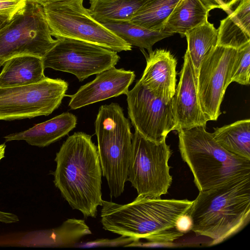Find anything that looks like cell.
<instances>
[{
	"instance_id": "cell-1",
	"label": "cell",
	"mask_w": 250,
	"mask_h": 250,
	"mask_svg": "<svg viewBox=\"0 0 250 250\" xmlns=\"http://www.w3.org/2000/svg\"><path fill=\"white\" fill-rule=\"evenodd\" d=\"M192 203L142 195L124 205L103 200L101 222L105 230L148 242L143 246L168 244L184 235L175 229V222L188 213Z\"/></svg>"
},
{
	"instance_id": "cell-2",
	"label": "cell",
	"mask_w": 250,
	"mask_h": 250,
	"mask_svg": "<svg viewBox=\"0 0 250 250\" xmlns=\"http://www.w3.org/2000/svg\"><path fill=\"white\" fill-rule=\"evenodd\" d=\"M54 183L73 209L95 218L102 206V170L97 146L91 136L77 132L69 136L56 153Z\"/></svg>"
},
{
	"instance_id": "cell-3",
	"label": "cell",
	"mask_w": 250,
	"mask_h": 250,
	"mask_svg": "<svg viewBox=\"0 0 250 250\" xmlns=\"http://www.w3.org/2000/svg\"><path fill=\"white\" fill-rule=\"evenodd\" d=\"M192 230L220 243L241 230L250 219V175L199 191L188 212Z\"/></svg>"
},
{
	"instance_id": "cell-4",
	"label": "cell",
	"mask_w": 250,
	"mask_h": 250,
	"mask_svg": "<svg viewBox=\"0 0 250 250\" xmlns=\"http://www.w3.org/2000/svg\"><path fill=\"white\" fill-rule=\"evenodd\" d=\"M177 132L181 157L192 173L199 191L210 189L237 177L250 175V160L227 151L205 127Z\"/></svg>"
},
{
	"instance_id": "cell-5",
	"label": "cell",
	"mask_w": 250,
	"mask_h": 250,
	"mask_svg": "<svg viewBox=\"0 0 250 250\" xmlns=\"http://www.w3.org/2000/svg\"><path fill=\"white\" fill-rule=\"evenodd\" d=\"M98 151L111 197L124 191L130 162L133 134L123 108L112 103L100 106L95 122Z\"/></svg>"
},
{
	"instance_id": "cell-6",
	"label": "cell",
	"mask_w": 250,
	"mask_h": 250,
	"mask_svg": "<svg viewBox=\"0 0 250 250\" xmlns=\"http://www.w3.org/2000/svg\"><path fill=\"white\" fill-rule=\"evenodd\" d=\"M83 1L61 0L42 4L52 36L86 42L117 52L131 50L132 46L92 17Z\"/></svg>"
},
{
	"instance_id": "cell-7",
	"label": "cell",
	"mask_w": 250,
	"mask_h": 250,
	"mask_svg": "<svg viewBox=\"0 0 250 250\" xmlns=\"http://www.w3.org/2000/svg\"><path fill=\"white\" fill-rule=\"evenodd\" d=\"M52 37L42 4L26 0L0 29V58L20 55L42 58L57 42Z\"/></svg>"
},
{
	"instance_id": "cell-8",
	"label": "cell",
	"mask_w": 250,
	"mask_h": 250,
	"mask_svg": "<svg viewBox=\"0 0 250 250\" xmlns=\"http://www.w3.org/2000/svg\"><path fill=\"white\" fill-rule=\"evenodd\" d=\"M171 154L166 140L154 142L135 130L127 181L138 195L161 197L167 193L172 182L168 165Z\"/></svg>"
},
{
	"instance_id": "cell-9",
	"label": "cell",
	"mask_w": 250,
	"mask_h": 250,
	"mask_svg": "<svg viewBox=\"0 0 250 250\" xmlns=\"http://www.w3.org/2000/svg\"><path fill=\"white\" fill-rule=\"evenodd\" d=\"M68 87L65 81L46 77L33 84L0 87V120L48 116L60 105Z\"/></svg>"
},
{
	"instance_id": "cell-10",
	"label": "cell",
	"mask_w": 250,
	"mask_h": 250,
	"mask_svg": "<svg viewBox=\"0 0 250 250\" xmlns=\"http://www.w3.org/2000/svg\"><path fill=\"white\" fill-rule=\"evenodd\" d=\"M56 43L43 57L45 68L69 73L80 82L115 66L120 59L117 52L73 39L56 38Z\"/></svg>"
},
{
	"instance_id": "cell-11",
	"label": "cell",
	"mask_w": 250,
	"mask_h": 250,
	"mask_svg": "<svg viewBox=\"0 0 250 250\" xmlns=\"http://www.w3.org/2000/svg\"><path fill=\"white\" fill-rule=\"evenodd\" d=\"M125 95L128 117L135 130L143 137L159 142L176 130L171 100L154 96L139 80Z\"/></svg>"
},
{
	"instance_id": "cell-12",
	"label": "cell",
	"mask_w": 250,
	"mask_h": 250,
	"mask_svg": "<svg viewBox=\"0 0 250 250\" xmlns=\"http://www.w3.org/2000/svg\"><path fill=\"white\" fill-rule=\"evenodd\" d=\"M237 49L216 45L201 62L197 76V91L201 108L208 121H216L228 85Z\"/></svg>"
},
{
	"instance_id": "cell-13",
	"label": "cell",
	"mask_w": 250,
	"mask_h": 250,
	"mask_svg": "<svg viewBox=\"0 0 250 250\" xmlns=\"http://www.w3.org/2000/svg\"><path fill=\"white\" fill-rule=\"evenodd\" d=\"M180 77L171 102L176 130L197 126L206 127L208 120L201 106L197 91V78L187 52Z\"/></svg>"
},
{
	"instance_id": "cell-14",
	"label": "cell",
	"mask_w": 250,
	"mask_h": 250,
	"mask_svg": "<svg viewBox=\"0 0 250 250\" xmlns=\"http://www.w3.org/2000/svg\"><path fill=\"white\" fill-rule=\"evenodd\" d=\"M135 78L134 71L115 66L97 74L91 82L82 86L70 97L68 106L77 109L110 98L126 94Z\"/></svg>"
},
{
	"instance_id": "cell-15",
	"label": "cell",
	"mask_w": 250,
	"mask_h": 250,
	"mask_svg": "<svg viewBox=\"0 0 250 250\" xmlns=\"http://www.w3.org/2000/svg\"><path fill=\"white\" fill-rule=\"evenodd\" d=\"M145 55L146 64L140 82L154 96L171 100L176 90L177 60L169 50L156 49Z\"/></svg>"
},
{
	"instance_id": "cell-16",
	"label": "cell",
	"mask_w": 250,
	"mask_h": 250,
	"mask_svg": "<svg viewBox=\"0 0 250 250\" xmlns=\"http://www.w3.org/2000/svg\"><path fill=\"white\" fill-rule=\"evenodd\" d=\"M77 117L66 112L21 132L4 137L6 142L23 140L28 144L45 147L67 135L76 126Z\"/></svg>"
},
{
	"instance_id": "cell-17",
	"label": "cell",
	"mask_w": 250,
	"mask_h": 250,
	"mask_svg": "<svg viewBox=\"0 0 250 250\" xmlns=\"http://www.w3.org/2000/svg\"><path fill=\"white\" fill-rule=\"evenodd\" d=\"M214 8H221L215 0H179L162 31L184 37L187 31L208 21L209 11Z\"/></svg>"
},
{
	"instance_id": "cell-18",
	"label": "cell",
	"mask_w": 250,
	"mask_h": 250,
	"mask_svg": "<svg viewBox=\"0 0 250 250\" xmlns=\"http://www.w3.org/2000/svg\"><path fill=\"white\" fill-rule=\"evenodd\" d=\"M0 73V87H10L37 83L44 80L42 59L20 55L7 60Z\"/></svg>"
},
{
	"instance_id": "cell-19",
	"label": "cell",
	"mask_w": 250,
	"mask_h": 250,
	"mask_svg": "<svg viewBox=\"0 0 250 250\" xmlns=\"http://www.w3.org/2000/svg\"><path fill=\"white\" fill-rule=\"evenodd\" d=\"M233 11L220 21L217 45L239 49L250 42V0H240Z\"/></svg>"
},
{
	"instance_id": "cell-20",
	"label": "cell",
	"mask_w": 250,
	"mask_h": 250,
	"mask_svg": "<svg viewBox=\"0 0 250 250\" xmlns=\"http://www.w3.org/2000/svg\"><path fill=\"white\" fill-rule=\"evenodd\" d=\"M118 37L141 49L151 51L157 42L173 34L162 31L149 29L127 21H115L102 19H95Z\"/></svg>"
},
{
	"instance_id": "cell-21",
	"label": "cell",
	"mask_w": 250,
	"mask_h": 250,
	"mask_svg": "<svg viewBox=\"0 0 250 250\" xmlns=\"http://www.w3.org/2000/svg\"><path fill=\"white\" fill-rule=\"evenodd\" d=\"M214 139L227 151L250 160V120L237 121L214 128Z\"/></svg>"
},
{
	"instance_id": "cell-22",
	"label": "cell",
	"mask_w": 250,
	"mask_h": 250,
	"mask_svg": "<svg viewBox=\"0 0 250 250\" xmlns=\"http://www.w3.org/2000/svg\"><path fill=\"white\" fill-rule=\"evenodd\" d=\"M185 37L187 42L186 52L191 60L197 78L201 62L217 45L218 30L207 21L187 31Z\"/></svg>"
},
{
	"instance_id": "cell-23",
	"label": "cell",
	"mask_w": 250,
	"mask_h": 250,
	"mask_svg": "<svg viewBox=\"0 0 250 250\" xmlns=\"http://www.w3.org/2000/svg\"><path fill=\"white\" fill-rule=\"evenodd\" d=\"M91 233L84 220L68 219L58 228L41 231L40 244L53 247L75 246L81 238Z\"/></svg>"
},
{
	"instance_id": "cell-24",
	"label": "cell",
	"mask_w": 250,
	"mask_h": 250,
	"mask_svg": "<svg viewBox=\"0 0 250 250\" xmlns=\"http://www.w3.org/2000/svg\"><path fill=\"white\" fill-rule=\"evenodd\" d=\"M148 0H90L88 10L94 19L130 21Z\"/></svg>"
},
{
	"instance_id": "cell-25",
	"label": "cell",
	"mask_w": 250,
	"mask_h": 250,
	"mask_svg": "<svg viewBox=\"0 0 250 250\" xmlns=\"http://www.w3.org/2000/svg\"><path fill=\"white\" fill-rule=\"evenodd\" d=\"M179 0H148L129 21L149 29L162 31Z\"/></svg>"
},
{
	"instance_id": "cell-26",
	"label": "cell",
	"mask_w": 250,
	"mask_h": 250,
	"mask_svg": "<svg viewBox=\"0 0 250 250\" xmlns=\"http://www.w3.org/2000/svg\"><path fill=\"white\" fill-rule=\"evenodd\" d=\"M250 42L238 49L229 76L230 83L250 84Z\"/></svg>"
},
{
	"instance_id": "cell-27",
	"label": "cell",
	"mask_w": 250,
	"mask_h": 250,
	"mask_svg": "<svg viewBox=\"0 0 250 250\" xmlns=\"http://www.w3.org/2000/svg\"><path fill=\"white\" fill-rule=\"evenodd\" d=\"M134 241L135 240L131 237L121 235L120 237L114 239H97L90 242L83 243L78 245H76L75 246H78L83 248L105 246L115 247L119 246L126 247Z\"/></svg>"
},
{
	"instance_id": "cell-28",
	"label": "cell",
	"mask_w": 250,
	"mask_h": 250,
	"mask_svg": "<svg viewBox=\"0 0 250 250\" xmlns=\"http://www.w3.org/2000/svg\"><path fill=\"white\" fill-rule=\"evenodd\" d=\"M26 0L0 1V15L10 20L26 4Z\"/></svg>"
},
{
	"instance_id": "cell-29",
	"label": "cell",
	"mask_w": 250,
	"mask_h": 250,
	"mask_svg": "<svg viewBox=\"0 0 250 250\" xmlns=\"http://www.w3.org/2000/svg\"><path fill=\"white\" fill-rule=\"evenodd\" d=\"M192 219L188 213L181 215L176 221L175 229L184 234L192 230Z\"/></svg>"
},
{
	"instance_id": "cell-30",
	"label": "cell",
	"mask_w": 250,
	"mask_h": 250,
	"mask_svg": "<svg viewBox=\"0 0 250 250\" xmlns=\"http://www.w3.org/2000/svg\"><path fill=\"white\" fill-rule=\"evenodd\" d=\"M20 220L19 217L11 212L0 210V222L10 224L17 223Z\"/></svg>"
},
{
	"instance_id": "cell-31",
	"label": "cell",
	"mask_w": 250,
	"mask_h": 250,
	"mask_svg": "<svg viewBox=\"0 0 250 250\" xmlns=\"http://www.w3.org/2000/svg\"><path fill=\"white\" fill-rule=\"evenodd\" d=\"M223 9L228 15L231 12L233 6L240 0H215Z\"/></svg>"
},
{
	"instance_id": "cell-32",
	"label": "cell",
	"mask_w": 250,
	"mask_h": 250,
	"mask_svg": "<svg viewBox=\"0 0 250 250\" xmlns=\"http://www.w3.org/2000/svg\"><path fill=\"white\" fill-rule=\"evenodd\" d=\"M10 20V19L6 16L0 15V29Z\"/></svg>"
},
{
	"instance_id": "cell-33",
	"label": "cell",
	"mask_w": 250,
	"mask_h": 250,
	"mask_svg": "<svg viewBox=\"0 0 250 250\" xmlns=\"http://www.w3.org/2000/svg\"><path fill=\"white\" fill-rule=\"evenodd\" d=\"M5 148L6 145L4 143L0 145V161L4 157Z\"/></svg>"
},
{
	"instance_id": "cell-34",
	"label": "cell",
	"mask_w": 250,
	"mask_h": 250,
	"mask_svg": "<svg viewBox=\"0 0 250 250\" xmlns=\"http://www.w3.org/2000/svg\"><path fill=\"white\" fill-rule=\"evenodd\" d=\"M8 59L5 58H0V68L1 66H2L5 62L8 60Z\"/></svg>"
},
{
	"instance_id": "cell-35",
	"label": "cell",
	"mask_w": 250,
	"mask_h": 250,
	"mask_svg": "<svg viewBox=\"0 0 250 250\" xmlns=\"http://www.w3.org/2000/svg\"><path fill=\"white\" fill-rule=\"evenodd\" d=\"M32 1H34L37 2L38 3H41L42 4H43L45 2V0H30Z\"/></svg>"
},
{
	"instance_id": "cell-36",
	"label": "cell",
	"mask_w": 250,
	"mask_h": 250,
	"mask_svg": "<svg viewBox=\"0 0 250 250\" xmlns=\"http://www.w3.org/2000/svg\"><path fill=\"white\" fill-rule=\"evenodd\" d=\"M58 0H45L44 3L48 2H51V1H58Z\"/></svg>"
},
{
	"instance_id": "cell-37",
	"label": "cell",
	"mask_w": 250,
	"mask_h": 250,
	"mask_svg": "<svg viewBox=\"0 0 250 250\" xmlns=\"http://www.w3.org/2000/svg\"><path fill=\"white\" fill-rule=\"evenodd\" d=\"M7 0H0V1H7Z\"/></svg>"
}]
</instances>
